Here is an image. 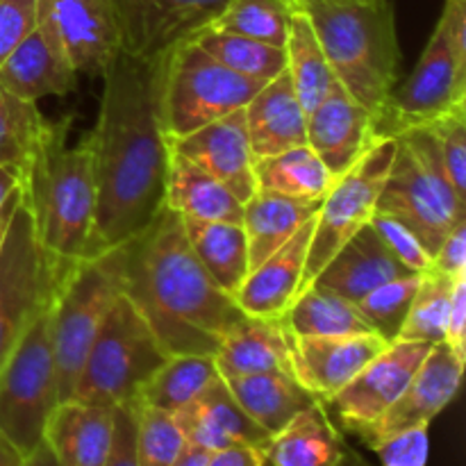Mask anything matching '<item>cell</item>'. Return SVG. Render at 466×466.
<instances>
[{"instance_id": "obj_42", "label": "cell", "mask_w": 466, "mask_h": 466, "mask_svg": "<svg viewBox=\"0 0 466 466\" xmlns=\"http://www.w3.org/2000/svg\"><path fill=\"white\" fill-rule=\"evenodd\" d=\"M426 127L435 135L451 185L466 200V107L453 109Z\"/></svg>"}, {"instance_id": "obj_41", "label": "cell", "mask_w": 466, "mask_h": 466, "mask_svg": "<svg viewBox=\"0 0 466 466\" xmlns=\"http://www.w3.org/2000/svg\"><path fill=\"white\" fill-rule=\"evenodd\" d=\"M421 276L423 273H410V276L396 278V280L376 287L362 300L355 303L362 317L367 319L369 328L378 337H382L387 344L399 339V332L403 328L405 317H408L410 305H412L414 294L421 285Z\"/></svg>"}, {"instance_id": "obj_10", "label": "cell", "mask_w": 466, "mask_h": 466, "mask_svg": "<svg viewBox=\"0 0 466 466\" xmlns=\"http://www.w3.org/2000/svg\"><path fill=\"white\" fill-rule=\"evenodd\" d=\"M394 153V137H382L350 171L337 177L314 218L312 241H309L299 294L312 285L314 278L321 273V268L339 250V246L371 221Z\"/></svg>"}, {"instance_id": "obj_11", "label": "cell", "mask_w": 466, "mask_h": 466, "mask_svg": "<svg viewBox=\"0 0 466 466\" xmlns=\"http://www.w3.org/2000/svg\"><path fill=\"white\" fill-rule=\"evenodd\" d=\"M53 294L25 196H21L0 246V371Z\"/></svg>"}, {"instance_id": "obj_26", "label": "cell", "mask_w": 466, "mask_h": 466, "mask_svg": "<svg viewBox=\"0 0 466 466\" xmlns=\"http://www.w3.org/2000/svg\"><path fill=\"white\" fill-rule=\"evenodd\" d=\"M217 371L223 380L264 371H291V335L285 319L248 317L246 314L214 353Z\"/></svg>"}, {"instance_id": "obj_36", "label": "cell", "mask_w": 466, "mask_h": 466, "mask_svg": "<svg viewBox=\"0 0 466 466\" xmlns=\"http://www.w3.org/2000/svg\"><path fill=\"white\" fill-rule=\"evenodd\" d=\"M194 41L205 53L212 55L218 64L248 77V80L259 82V85H267L268 80L280 76L287 68L285 48L264 44V41L246 39V36L217 30L198 32Z\"/></svg>"}, {"instance_id": "obj_12", "label": "cell", "mask_w": 466, "mask_h": 466, "mask_svg": "<svg viewBox=\"0 0 466 466\" xmlns=\"http://www.w3.org/2000/svg\"><path fill=\"white\" fill-rule=\"evenodd\" d=\"M466 107V68L455 62L444 30L435 25L412 76L387 98L376 116L378 137H399Z\"/></svg>"}, {"instance_id": "obj_37", "label": "cell", "mask_w": 466, "mask_h": 466, "mask_svg": "<svg viewBox=\"0 0 466 466\" xmlns=\"http://www.w3.org/2000/svg\"><path fill=\"white\" fill-rule=\"evenodd\" d=\"M296 5L289 0H228L223 12L205 30L228 32L285 48Z\"/></svg>"}, {"instance_id": "obj_52", "label": "cell", "mask_w": 466, "mask_h": 466, "mask_svg": "<svg viewBox=\"0 0 466 466\" xmlns=\"http://www.w3.org/2000/svg\"><path fill=\"white\" fill-rule=\"evenodd\" d=\"M208 458H209L208 451L198 449V446L187 444L185 451L180 453V458L173 462V466H205L208 464Z\"/></svg>"}, {"instance_id": "obj_9", "label": "cell", "mask_w": 466, "mask_h": 466, "mask_svg": "<svg viewBox=\"0 0 466 466\" xmlns=\"http://www.w3.org/2000/svg\"><path fill=\"white\" fill-rule=\"evenodd\" d=\"M259 82L218 64L194 39L168 53L162 86V116L168 139H180L217 118L244 109Z\"/></svg>"}, {"instance_id": "obj_31", "label": "cell", "mask_w": 466, "mask_h": 466, "mask_svg": "<svg viewBox=\"0 0 466 466\" xmlns=\"http://www.w3.org/2000/svg\"><path fill=\"white\" fill-rule=\"evenodd\" d=\"M182 226L205 271L226 294L235 299L250 271L248 241L241 223L182 218Z\"/></svg>"}, {"instance_id": "obj_20", "label": "cell", "mask_w": 466, "mask_h": 466, "mask_svg": "<svg viewBox=\"0 0 466 466\" xmlns=\"http://www.w3.org/2000/svg\"><path fill=\"white\" fill-rule=\"evenodd\" d=\"M173 414L180 423L187 444L198 446L208 453L232 449V446L267 449L271 441V435L259 428L237 403L221 376L214 378L194 400L182 405Z\"/></svg>"}, {"instance_id": "obj_19", "label": "cell", "mask_w": 466, "mask_h": 466, "mask_svg": "<svg viewBox=\"0 0 466 466\" xmlns=\"http://www.w3.org/2000/svg\"><path fill=\"white\" fill-rule=\"evenodd\" d=\"M171 150L217 177L241 203L258 191L253 173L255 157L246 135L244 109L217 118L180 139H173Z\"/></svg>"}, {"instance_id": "obj_43", "label": "cell", "mask_w": 466, "mask_h": 466, "mask_svg": "<svg viewBox=\"0 0 466 466\" xmlns=\"http://www.w3.org/2000/svg\"><path fill=\"white\" fill-rule=\"evenodd\" d=\"M373 230L380 235V239L385 241L387 248L405 264L412 273H426L431 268V255L428 250L423 248L421 241L417 239L412 230L403 226L400 221L391 218L390 214H382V212H373L371 221Z\"/></svg>"}, {"instance_id": "obj_39", "label": "cell", "mask_w": 466, "mask_h": 466, "mask_svg": "<svg viewBox=\"0 0 466 466\" xmlns=\"http://www.w3.org/2000/svg\"><path fill=\"white\" fill-rule=\"evenodd\" d=\"M132 412L137 466H173L187 446L176 414L150 408L139 400H132Z\"/></svg>"}, {"instance_id": "obj_25", "label": "cell", "mask_w": 466, "mask_h": 466, "mask_svg": "<svg viewBox=\"0 0 466 466\" xmlns=\"http://www.w3.org/2000/svg\"><path fill=\"white\" fill-rule=\"evenodd\" d=\"M112 428L114 408L64 400L46 421L44 444L57 466H105Z\"/></svg>"}, {"instance_id": "obj_13", "label": "cell", "mask_w": 466, "mask_h": 466, "mask_svg": "<svg viewBox=\"0 0 466 466\" xmlns=\"http://www.w3.org/2000/svg\"><path fill=\"white\" fill-rule=\"evenodd\" d=\"M228 0H112L121 50L153 59L171 53L223 12Z\"/></svg>"}, {"instance_id": "obj_27", "label": "cell", "mask_w": 466, "mask_h": 466, "mask_svg": "<svg viewBox=\"0 0 466 466\" xmlns=\"http://www.w3.org/2000/svg\"><path fill=\"white\" fill-rule=\"evenodd\" d=\"M321 203L323 200L255 191L244 203V214H241V228L248 241L250 268L264 262L273 250L287 244L303 223L317 217Z\"/></svg>"}, {"instance_id": "obj_23", "label": "cell", "mask_w": 466, "mask_h": 466, "mask_svg": "<svg viewBox=\"0 0 466 466\" xmlns=\"http://www.w3.org/2000/svg\"><path fill=\"white\" fill-rule=\"evenodd\" d=\"M0 85L27 103L76 91L77 73L50 30L36 21L35 30L0 66Z\"/></svg>"}, {"instance_id": "obj_8", "label": "cell", "mask_w": 466, "mask_h": 466, "mask_svg": "<svg viewBox=\"0 0 466 466\" xmlns=\"http://www.w3.org/2000/svg\"><path fill=\"white\" fill-rule=\"evenodd\" d=\"M48 308L50 300L0 371V437L21 458L44 441L46 421L59 405Z\"/></svg>"}, {"instance_id": "obj_21", "label": "cell", "mask_w": 466, "mask_h": 466, "mask_svg": "<svg viewBox=\"0 0 466 466\" xmlns=\"http://www.w3.org/2000/svg\"><path fill=\"white\" fill-rule=\"evenodd\" d=\"M410 268L391 253L371 223L360 228L326 262L312 285L358 303L369 291L396 278L410 276Z\"/></svg>"}, {"instance_id": "obj_16", "label": "cell", "mask_w": 466, "mask_h": 466, "mask_svg": "<svg viewBox=\"0 0 466 466\" xmlns=\"http://www.w3.org/2000/svg\"><path fill=\"white\" fill-rule=\"evenodd\" d=\"M464 362L449 349L446 341L435 344L403 394L376 423L360 432L364 444L373 449L380 441L410 431V428L431 426L432 419L455 399L462 382Z\"/></svg>"}, {"instance_id": "obj_38", "label": "cell", "mask_w": 466, "mask_h": 466, "mask_svg": "<svg viewBox=\"0 0 466 466\" xmlns=\"http://www.w3.org/2000/svg\"><path fill=\"white\" fill-rule=\"evenodd\" d=\"M453 285V278L428 268L421 276V285L414 294L399 339L426 341L431 346L441 344L446 337V317H449Z\"/></svg>"}, {"instance_id": "obj_49", "label": "cell", "mask_w": 466, "mask_h": 466, "mask_svg": "<svg viewBox=\"0 0 466 466\" xmlns=\"http://www.w3.org/2000/svg\"><path fill=\"white\" fill-rule=\"evenodd\" d=\"M267 449H250V446H232V449L209 453L205 466H267Z\"/></svg>"}, {"instance_id": "obj_56", "label": "cell", "mask_w": 466, "mask_h": 466, "mask_svg": "<svg viewBox=\"0 0 466 466\" xmlns=\"http://www.w3.org/2000/svg\"><path fill=\"white\" fill-rule=\"evenodd\" d=\"M21 462H23V460H21ZM18 466H21V464H18Z\"/></svg>"}, {"instance_id": "obj_40", "label": "cell", "mask_w": 466, "mask_h": 466, "mask_svg": "<svg viewBox=\"0 0 466 466\" xmlns=\"http://www.w3.org/2000/svg\"><path fill=\"white\" fill-rule=\"evenodd\" d=\"M44 116L36 103H27L0 85V167L25 171Z\"/></svg>"}, {"instance_id": "obj_5", "label": "cell", "mask_w": 466, "mask_h": 466, "mask_svg": "<svg viewBox=\"0 0 466 466\" xmlns=\"http://www.w3.org/2000/svg\"><path fill=\"white\" fill-rule=\"evenodd\" d=\"M394 139L396 153L376 212L390 214L412 230L432 258L449 232L466 218V200L451 185L440 146L428 127H412Z\"/></svg>"}, {"instance_id": "obj_33", "label": "cell", "mask_w": 466, "mask_h": 466, "mask_svg": "<svg viewBox=\"0 0 466 466\" xmlns=\"http://www.w3.org/2000/svg\"><path fill=\"white\" fill-rule=\"evenodd\" d=\"M253 173L258 191L312 200L326 198L337 180L308 144L282 150L271 157L255 159Z\"/></svg>"}, {"instance_id": "obj_34", "label": "cell", "mask_w": 466, "mask_h": 466, "mask_svg": "<svg viewBox=\"0 0 466 466\" xmlns=\"http://www.w3.org/2000/svg\"><path fill=\"white\" fill-rule=\"evenodd\" d=\"M285 53L291 85H294V91L299 96L300 105H303L305 114H309L326 98L337 77L332 73L330 64H328V57L323 53L321 44H319L317 35H314L312 23L300 9H296L294 16H291Z\"/></svg>"}, {"instance_id": "obj_6", "label": "cell", "mask_w": 466, "mask_h": 466, "mask_svg": "<svg viewBox=\"0 0 466 466\" xmlns=\"http://www.w3.org/2000/svg\"><path fill=\"white\" fill-rule=\"evenodd\" d=\"M168 360L157 335L126 294L118 296L86 353L73 400L91 405L132 403Z\"/></svg>"}, {"instance_id": "obj_14", "label": "cell", "mask_w": 466, "mask_h": 466, "mask_svg": "<svg viewBox=\"0 0 466 466\" xmlns=\"http://www.w3.org/2000/svg\"><path fill=\"white\" fill-rule=\"evenodd\" d=\"M36 21L57 39L77 76L103 77L121 53L112 0H36Z\"/></svg>"}, {"instance_id": "obj_46", "label": "cell", "mask_w": 466, "mask_h": 466, "mask_svg": "<svg viewBox=\"0 0 466 466\" xmlns=\"http://www.w3.org/2000/svg\"><path fill=\"white\" fill-rule=\"evenodd\" d=\"M105 466H137L135 412H132V403L114 405L112 446H109Z\"/></svg>"}, {"instance_id": "obj_44", "label": "cell", "mask_w": 466, "mask_h": 466, "mask_svg": "<svg viewBox=\"0 0 466 466\" xmlns=\"http://www.w3.org/2000/svg\"><path fill=\"white\" fill-rule=\"evenodd\" d=\"M373 451L380 455L382 466H426L428 451H431L428 426L399 432L373 446Z\"/></svg>"}, {"instance_id": "obj_54", "label": "cell", "mask_w": 466, "mask_h": 466, "mask_svg": "<svg viewBox=\"0 0 466 466\" xmlns=\"http://www.w3.org/2000/svg\"><path fill=\"white\" fill-rule=\"evenodd\" d=\"M21 460H23L21 455H18L16 451H14L12 446L0 437V466H18L21 464Z\"/></svg>"}, {"instance_id": "obj_51", "label": "cell", "mask_w": 466, "mask_h": 466, "mask_svg": "<svg viewBox=\"0 0 466 466\" xmlns=\"http://www.w3.org/2000/svg\"><path fill=\"white\" fill-rule=\"evenodd\" d=\"M21 185V173L16 168H7V167H0V208L5 205V200L9 198L16 187Z\"/></svg>"}, {"instance_id": "obj_50", "label": "cell", "mask_w": 466, "mask_h": 466, "mask_svg": "<svg viewBox=\"0 0 466 466\" xmlns=\"http://www.w3.org/2000/svg\"><path fill=\"white\" fill-rule=\"evenodd\" d=\"M21 196H23V187L18 185L16 189H14L12 194H9V198L5 200L3 208H0V246H3L5 232H7V226H9V218H12L14 209H16V205H18V200H21Z\"/></svg>"}, {"instance_id": "obj_30", "label": "cell", "mask_w": 466, "mask_h": 466, "mask_svg": "<svg viewBox=\"0 0 466 466\" xmlns=\"http://www.w3.org/2000/svg\"><path fill=\"white\" fill-rule=\"evenodd\" d=\"M164 208L196 221L241 223L244 203L226 185L171 150Z\"/></svg>"}, {"instance_id": "obj_48", "label": "cell", "mask_w": 466, "mask_h": 466, "mask_svg": "<svg viewBox=\"0 0 466 466\" xmlns=\"http://www.w3.org/2000/svg\"><path fill=\"white\" fill-rule=\"evenodd\" d=\"M444 341L449 344V349L464 362L466 360V276L455 278L449 317H446Z\"/></svg>"}, {"instance_id": "obj_28", "label": "cell", "mask_w": 466, "mask_h": 466, "mask_svg": "<svg viewBox=\"0 0 466 466\" xmlns=\"http://www.w3.org/2000/svg\"><path fill=\"white\" fill-rule=\"evenodd\" d=\"M228 390L244 412L268 435H278L296 414L317 403V396L300 385L291 371H264L228 378Z\"/></svg>"}, {"instance_id": "obj_32", "label": "cell", "mask_w": 466, "mask_h": 466, "mask_svg": "<svg viewBox=\"0 0 466 466\" xmlns=\"http://www.w3.org/2000/svg\"><path fill=\"white\" fill-rule=\"evenodd\" d=\"M282 319L291 337L376 335L358 305L319 285L300 291Z\"/></svg>"}, {"instance_id": "obj_53", "label": "cell", "mask_w": 466, "mask_h": 466, "mask_svg": "<svg viewBox=\"0 0 466 466\" xmlns=\"http://www.w3.org/2000/svg\"><path fill=\"white\" fill-rule=\"evenodd\" d=\"M21 466H57V464H55V458H53V453H50L48 446L41 441V444L36 446V449L32 451L27 458H23Z\"/></svg>"}, {"instance_id": "obj_3", "label": "cell", "mask_w": 466, "mask_h": 466, "mask_svg": "<svg viewBox=\"0 0 466 466\" xmlns=\"http://www.w3.org/2000/svg\"><path fill=\"white\" fill-rule=\"evenodd\" d=\"M71 116L44 118L21 187L53 289L89 258L96 223L94 157L86 135L68 144Z\"/></svg>"}, {"instance_id": "obj_47", "label": "cell", "mask_w": 466, "mask_h": 466, "mask_svg": "<svg viewBox=\"0 0 466 466\" xmlns=\"http://www.w3.org/2000/svg\"><path fill=\"white\" fill-rule=\"evenodd\" d=\"M432 271L441 273L449 278L466 276V218L460 221L453 230L449 232L437 253L431 259Z\"/></svg>"}, {"instance_id": "obj_35", "label": "cell", "mask_w": 466, "mask_h": 466, "mask_svg": "<svg viewBox=\"0 0 466 466\" xmlns=\"http://www.w3.org/2000/svg\"><path fill=\"white\" fill-rule=\"evenodd\" d=\"M218 378L214 355H168L167 362L141 387L135 400L150 408L176 412L194 400L209 382Z\"/></svg>"}, {"instance_id": "obj_2", "label": "cell", "mask_w": 466, "mask_h": 466, "mask_svg": "<svg viewBox=\"0 0 466 466\" xmlns=\"http://www.w3.org/2000/svg\"><path fill=\"white\" fill-rule=\"evenodd\" d=\"M114 250L121 294L135 303L168 355H214L246 317L212 280L185 235L182 217L162 212Z\"/></svg>"}, {"instance_id": "obj_55", "label": "cell", "mask_w": 466, "mask_h": 466, "mask_svg": "<svg viewBox=\"0 0 466 466\" xmlns=\"http://www.w3.org/2000/svg\"><path fill=\"white\" fill-rule=\"evenodd\" d=\"M289 3H294V5H296V7H299V0H289Z\"/></svg>"}, {"instance_id": "obj_45", "label": "cell", "mask_w": 466, "mask_h": 466, "mask_svg": "<svg viewBox=\"0 0 466 466\" xmlns=\"http://www.w3.org/2000/svg\"><path fill=\"white\" fill-rule=\"evenodd\" d=\"M35 25L36 0H0V66Z\"/></svg>"}, {"instance_id": "obj_1", "label": "cell", "mask_w": 466, "mask_h": 466, "mask_svg": "<svg viewBox=\"0 0 466 466\" xmlns=\"http://www.w3.org/2000/svg\"><path fill=\"white\" fill-rule=\"evenodd\" d=\"M167 59L168 53L141 59L121 50L103 73L98 118L86 132L96 176L89 258L139 235L164 208L171 167L162 116Z\"/></svg>"}, {"instance_id": "obj_24", "label": "cell", "mask_w": 466, "mask_h": 466, "mask_svg": "<svg viewBox=\"0 0 466 466\" xmlns=\"http://www.w3.org/2000/svg\"><path fill=\"white\" fill-rule=\"evenodd\" d=\"M246 135L255 159L308 144V114L296 96L289 71H282L244 107Z\"/></svg>"}, {"instance_id": "obj_22", "label": "cell", "mask_w": 466, "mask_h": 466, "mask_svg": "<svg viewBox=\"0 0 466 466\" xmlns=\"http://www.w3.org/2000/svg\"><path fill=\"white\" fill-rule=\"evenodd\" d=\"M317 218V217H314ZM314 218L299 228L294 237L273 250L264 262L250 268L246 280L235 294V303L248 317H285L289 305L299 296L312 241Z\"/></svg>"}, {"instance_id": "obj_29", "label": "cell", "mask_w": 466, "mask_h": 466, "mask_svg": "<svg viewBox=\"0 0 466 466\" xmlns=\"http://www.w3.org/2000/svg\"><path fill=\"white\" fill-rule=\"evenodd\" d=\"M344 458V441L321 400L296 414L267 446L271 466H341Z\"/></svg>"}, {"instance_id": "obj_4", "label": "cell", "mask_w": 466, "mask_h": 466, "mask_svg": "<svg viewBox=\"0 0 466 466\" xmlns=\"http://www.w3.org/2000/svg\"><path fill=\"white\" fill-rule=\"evenodd\" d=\"M337 82L378 116L399 82L394 0H299Z\"/></svg>"}, {"instance_id": "obj_15", "label": "cell", "mask_w": 466, "mask_h": 466, "mask_svg": "<svg viewBox=\"0 0 466 466\" xmlns=\"http://www.w3.org/2000/svg\"><path fill=\"white\" fill-rule=\"evenodd\" d=\"M432 346L426 341L396 339L387 344L335 399L330 405L339 414L341 426L360 435L376 423L419 371Z\"/></svg>"}, {"instance_id": "obj_7", "label": "cell", "mask_w": 466, "mask_h": 466, "mask_svg": "<svg viewBox=\"0 0 466 466\" xmlns=\"http://www.w3.org/2000/svg\"><path fill=\"white\" fill-rule=\"evenodd\" d=\"M118 296L121 280L114 250L82 259L50 294V335L59 403L73 400L86 353Z\"/></svg>"}, {"instance_id": "obj_17", "label": "cell", "mask_w": 466, "mask_h": 466, "mask_svg": "<svg viewBox=\"0 0 466 466\" xmlns=\"http://www.w3.org/2000/svg\"><path fill=\"white\" fill-rule=\"evenodd\" d=\"M380 139L376 114L360 105L337 80L308 114V146L335 177L350 171Z\"/></svg>"}, {"instance_id": "obj_18", "label": "cell", "mask_w": 466, "mask_h": 466, "mask_svg": "<svg viewBox=\"0 0 466 466\" xmlns=\"http://www.w3.org/2000/svg\"><path fill=\"white\" fill-rule=\"evenodd\" d=\"M385 349L378 335L291 337L294 376L321 403H330Z\"/></svg>"}]
</instances>
